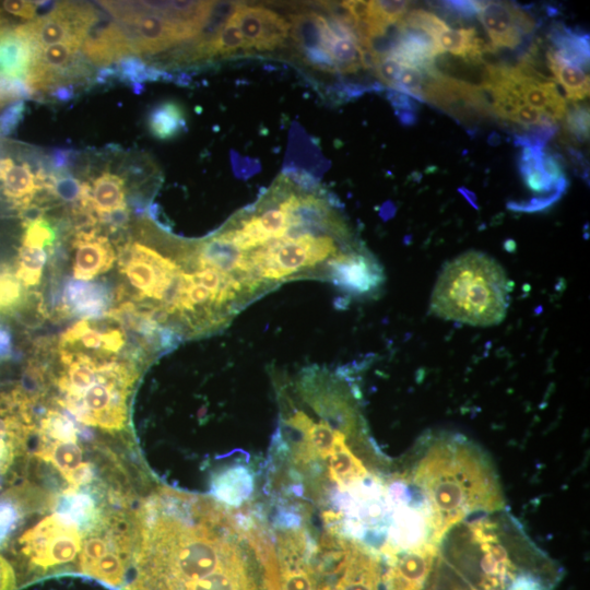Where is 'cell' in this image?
<instances>
[{"mask_svg": "<svg viewBox=\"0 0 590 590\" xmlns=\"http://www.w3.org/2000/svg\"><path fill=\"white\" fill-rule=\"evenodd\" d=\"M133 521L125 590H269L261 541L213 500L158 488Z\"/></svg>", "mask_w": 590, "mask_h": 590, "instance_id": "1", "label": "cell"}, {"mask_svg": "<svg viewBox=\"0 0 590 590\" xmlns=\"http://www.w3.org/2000/svg\"><path fill=\"white\" fill-rule=\"evenodd\" d=\"M414 483L430 505L433 543L467 516L498 510L504 504L489 463L479 449L455 437H440L428 447Z\"/></svg>", "mask_w": 590, "mask_h": 590, "instance_id": "2", "label": "cell"}, {"mask_svg": "<svg viewBox=\"0 0 590 590\" xmlns=\"http://www.w3.org/2000/svg\"><path fill=\"white\" fill-rule=\"evenodd\" d=\"M511 284L505 269L488 255L470 250L448 261L429 298L436 317L474 327L502 322Z\"/></svg>", "mask_w": 590, "mask_h": 590, "instance_id": "3", "label": "cell"}, {"mask_svg": "<svg viewBox=\"0 0 590 590\" xmlns=\"http://www.w3.org/2000/svg\"><path fill=\"white\" fill-rule=\"evenodd\" d=\"M75 571L113 588L123 587L132 564L134 522L120 510L106 509L98 523L83 535Z\"/></svg>", "mask_w": 590, "mask_h": 590, "instance_id": "4", "label": "cell"}, {"mask_svg": "<svg viewBox=\"0 0 590 590\" xmlns=\"http://www.w3.org/2000/svg\"><path fill=\"white\" fill-rule=\"evenodd\" d=\"M83 532L64 516L54 512L43 517L17 539L14 555L21 567L36 577L49 570L71 566L79 558Z\"/></svg>", "mask_w": 590, "mask_h": 590, "instance_id": "5", "label": "cell"}, {"mask_svg": "<svg viewBox=\"0 0 590 590\" xmlns=\"http://www.w3.org/2000/svg\"><path fill=\"white\" fill-rule=\"evenodd\" d=\"M119 266L130 284L144 297L162 300L180 268L170 259L139 243L125 245L119 252Z\"/></svg>", "mask_w": 590, "mask_h": 590, "instance_id": "6", "label": "cell"}, {"mask_svg": "<svg viewBox=\"0 0 590 590\" xmlns=\"http://www.w3.org/2000/svg\"><path fill=\"white\" fill-rule=\"evenodd\" d=\"M278 590H319L312 548L300 530L282 532L278 539Z\"/></svg>", "mask_w": 590, "mask_h": 590, "instance_id": "7", "label": "cell"}, {"mask_svg": "<svg viewBox=\"0 0 590 590\" xmlns=\"http://www.w3.org/2000/svg\"><path fill=\"white\" fill-rule=\"evenodd\" d=\"M477 19L496 49H516L535 30L534 19L512 2L482 1Z\"/></svg>", "mask_w": 590, "mask_h": 590, "instance_id": "8", "label": "cell"}, {"mask_svg": "<svg viewBox=\"0 0 590 590\" xmlns=\"http://www.w3.org/2000/svg\"><path fill=\"white\" fill-rule=\"evenodd\" d=\"M326 275L341 291L352 296L375 294L384 283L382 268L365 249L332 259Z\"/></svg>", "mask_w": 590, "mask_h": 590, "instance_id": "9", "label": "cell"}, {"mask_svg": "<svg viewBox=\"0 0 590 590\" xmlns=\"http://www.w3.org/2000/svg\"><path fill=\"white\" fill-rule=\"evenodd\" d=\"M471 532L482 553L480 589L508 590L517 578V567L498 542L494 527L488 522H479L472 526Z\"/></svg>", "mask_w": 590, "mask_h": 590, "instance_id": "10", "label": "cell"}, {"mask_svg": "<svg viewBox=\"0 0 590 590\" xmlns=\"http://www.w3.org/2000/svg\"><path fill=\"white\" fill-rule=\"evenodd\" d=\"M81 49L86 59L102 67L134 55L119 22L98 11L84 32Z\"/></svg>", "mask_w": 590, "mask_h": 590, "instance_id": "11", "label": "cell"}, {"mask_svg": "<svg viewBox=\"0 0 590 590\" xmlns=\"http://www.w3.org/2000/svg\"><path fill=\"white\" fill-rule=\"evenodd\" d=\"M35 456L54 465L66 481V489H79L93 481L92 463L84 460L83 449L78 439L57 440L38 437Z\"/></svg>", "mask_w": 590, "mask_h": 590, "instance_id": "12", "label": "cell"}, {"mask_svg": "<svg viewBox=\"0 0 590 590\" xmlns=\"http://www.w3.org/2000/svg\"><path fill=\"white\" fill-rule=\"evenodd\" d=\"M436 556L432 541L416 543L400 556H392L381 580L384 590H423Z\"/></svg>", "mask_w": 590, "mask_h": 590, "instance_id": "13", "label": "cell"}, {"mask_svg": "<svg viewBox=\"0 0 590 590\" xmlns=\"http://www.w3.org/2000/svg\"><path fill=\"white\" fill-rule=\"evenodd\" d=\"M111 293L101 282L69 280L62 294V311L81 319L92 320L107 317Z\"/></svg>", "mask_w": 590, "mask_h": 590, "instance_id": "14", "label": "cell"}, {"mask_svg": "<svg viewBox=\"0 0 590 590\" xmlns=\"http://www.w3.org/2000/svg\"><path fill=\"white\" fill-rule=\"evenodd\" d=\"M73 246L76 248L73 274L74 279L88 281L111 268L116 255L106 236L96 229L80 231L75 234Z\"/></svg>", "mask_w": 590, "mask_h": 590, "instance_id": "15", "label": "cell"}, {"mask_svg": "<svg viewBox=\"0 0 590 590\" xmlns=\"http://www.w3.org/2000/svg\"><path fill=\"white\" fill-rule=\"evenodd\" d=\"M32 60L31 42L19 26L0 32V79L25 82Z\"/></svg>", "mask_w": 590, "mask_h": 590, "instance_id": "16", "label": "cell"}, {"mask_svg": "<svg viewBox=\"0 0 590 590\" xmlns=\"http://www.w3.org/2000/svg\"><path fill=\"white\" fill-rule=\"evenodd\" d=\"M0 182L3 196L20 210L30 205L39 191L31 165L27 162L16 164L10 156L0 157Z\"/></svg>", "mask_w": 590, "mask_h": 590, "instance_id": "17", "label": "cell"}, {"mask_svg": "<svg viewBox=\"0 0 590 590\" xmlns=\"http://www.w3.org/2000/svg\"><path fill=\"white\" fill-rule=\"evenodd\" d=\"M544 149L523 148L519 156L518 167L526 188L536 193L532 198L560 199L568 188L567 178L554 181L544 170L542 155Z\"/></svg>", "mask_w": 590, "mask_h": 590, "instance_id": "18", "label": "cell"}, {"mask_svg": "<svg viewBox=\"0 0 590 590\" xmlns=\"http://www.w3.org/2000/svg\"><path fill=\"white\" fill-rule=\"evenodd\" d=\"M554 56L566 63L589 70V34L573 31L562 23L552 26L548 35Z\"/></svg>", "mask_w": 590, "mask_h": 590, "instance_id": "19", "label": "cell"}, {"mask_svg": "<svg viewBox=\"0 0 590 590\" xmlns=\"http://www.w3.org/2000/svg\"><path fill=\"white\" fill-rule=\"evenodd\" d=\"M150 133L158 140H170L186 128V116L174 101H164L150 110L146 119Z\"/></svg>", "mask_w": 590, "mask_h": 590, "instance_id": "20", "label": "cell"}, {"mask_svg": "<svg viewBox=\"0 0 590 590\" xmlns=\"http://www.w3.org/2000/svg\"><path fill=\"white\" fill-rule=\"evenodd\" d=\"M545 58L551 72L564 91L566 98L573 103L585 99L589 95V75L580 68L566 63L557 59L548 47L545 51Z\"/></svg>", "mask_w": 590, "mask_h": 590, "instance_id": "21", "label": "cell"}, {"mask_svg": "<svg viewBox=\"0 0 590 590\" xmlns=\"http://www.w3.org/2000/svg\"><path fill=\"white\" fill-rule=\"evenodd\" d=\"M345 439L346 436L340 438L328 457L329 477L342 487L363 480L367 474L363 463L345 444Z\"/></svg>", "mask_w": 590, "mask_h": 590, "instance_id": "22", "label": "cell"}, {"mask_svg": "<svg viewBox=\"0 0 590 590\" xmlns=\"http://www.w3.org/2000/svg\"><path fill=\"white\" fill-rule=\"evenodd\" d=\"M92 208L97 215L126 206L125 180L113 173H103L91 186Z\"/></svg>", "mask_w": 590, "mask_h": 590, "instance_id": "23", "label": "cell"}, {"mask_svg": "<svg viewBox=\"0 0 590 590\" xmlns=\"http://www.w3.org/2000/svg\"><path fill=\"white\" fill-rule=\"evenodd\" d=\"M118 82L130 85L134 93H140L142 83L157 81L165 74L155 67L148 66L140 57L131 55L121 58L115 63Z\"/></svg>", "mask_w": 590, "mask_h": 590, "instance_id": "24", "label": "cell"}, {"mask_svg": "<svg viewBox=\"0 0 590 590\" xmlns=\"http://www.w3.org/2000/svg\"><path fill=\"white\" fill-rule=\"evenodd\" d=\"M251 489V477L244 470H231L213 482L214 495L226 504H239Z\"/></svg>", "mask_w": 590, "mask_h": 590, "instance_id": "25", "label": "cell"}, {"mask_svg": "<svg viewBox=\"0 0 590 590\" xmlns=\"http://www.w3.org/2000/svg\"><path fill=\"white\" fill-rule=\"evenodd\" d=\"M291 31V23L279 13L261 5V36L258 50L274 49L282 45Z\"/></svg>", "mask_w": 590, "mask_h": 590, "instance_id": "26", "label": "cell"}, {"mask_svg": "<svg viewBox=\"0 0 590 590\" xmlns=\"http://www.w3.org/2000/svg\"><path fill=\"white\" fill-rule=\"evenodd\" d=\"M328 54L335 72L354 73L361 67L359 45L352 37L335 35L329 45Z\"/></svg>", "mask_w": 590, "mask_h": 590, "instance_id": "27", "label": "cell"}, {"mask_svg": "<svg viewBox=\"0 0 590 590\" xmlns=\"http://www.w3.org/2000/svg\"><path fill=\"white\" fill-rule=\"evenodd\" d=\"M47 261V252L43 248L24 246L19 250L15 276L24 286L37 285Z\"/></svg>", "mask_w": 590, "mask_h": 590, "instance_id": "28", "label": "cell"}, {"mask_svg": "<svg viewBox=\"0 0 590 590\" xmlns=\"http://www.w3.org/2000/svg\"><path fill=\"white\" fill-rule=\"evenodd\" d=\"M234 15L244 38V49H257L261 36V5L237 3Z\"/></svg>", "mask_w": 590, "mask_h": 590, "instance_id": "29", "label": "cell"}, {"mask_svg": "<svg viewBox=\"0 0 590 590\" xmlns=\"http://www.w3.org/2000/svg\"><path fill=\"white\" fill-rule=\"evenodd\" d=\"M23 286L9 266L0 264V312H12L22 306Z\"/></svg>", "mask_w": 590, "mask_h": 590, "instance_id": "30", "label": "cell"}, {"mask_svg": "<svg viewBox=\"0 0 590 590\" xmlns=\"http://www.w3.org/2000/svg\"><path fill=\"white\" fill-rule=\"evenodd\" d=\"M243 48L244 38L233 12L224 26L221 28L214 42L209 47L206 56L211 57L215 55H227Z\"/></svg>", "mask_w": 590, "mask_h": 590, "instance_id": "31", "label": "cell"}, {"mask_svg": "<svg viewBox=\"0 0 590 590\" xmlns=\"http://www.w3.org/2000/svg\"><path fill=\"white\" fill-rule=\"evenodd\" d=\"M475 36L476 31L472 27L459 30L448 28L437 36L436 42L444 52L448 51L464 59Z\"/></svg>", "mask_w": 590, "mask_h": 590, "instance_id": "32", "label": "cell"}, {"mask_svg": "<svg viewBox=\"0 0 590 590\" xmlns=\"http://www.w3.org/2000/svg\"><path fill=\"white\" fill-rule=\"evenodd\" d=\"M20 503L9 493L0 497V548L10 540L22 519Z\"/></svg>", "mask_w": 590, "mask_h": 590, "instance_id": "33", "label": "cell"}, {"mask_svg": "<svg viewBox=\"0 0 590 590\" xmlns=\"http://www.w3.org/2000/svg\"><path fill=\"white\" fill-rule=\"evenodd\" d=\"M405 27L420 30L432 36L435 40L437 36L449 28V25L435 13L416 9L404 15L400 21Z\"/></svg>", "mask_w": 590, "mask_h": 590, "instance_id": "34", "label": "cell"}, {"mask_svg": "<svg viewBox=\"0 0 590 590\" xmlns=\"http://www.w3.org/2000/svg\"><path fill=\"white\" fill-rule=\"evenodd\" d=\"M52 196L67 202H79L82 182L71 176L68 170L51 172L47 189Z\"/></svg>", "mask_w": 590, "mask_h": 590, "instance_id": "35", "label": "cell"}, {"mask_svg": "<svg viewBox=\"0 0 590 590\" xmlns=\"http://www.w3.org/2000/svg\"><path fill=\"white\" fill-rule=\"evenodd\" d=\"M56 232L45 219H39L25 226L22 245L30 247H49L56 240Z\"/></svg>", "mask_w": 590, "mask_h": 590, "instance_id": "36", "label": "cell"}, {"mask_svg": "<svg viewBox=\"0 0 590 590\" xmlns=\"http://www.w3.org/2000/svg\"><path fill=\"white\" fill-rule=\"evenodd\" d=\"M565 126L570 135L577 141L585 142L589 138V109L582 105H574L567 108Z\"/></svg>", "mask_w": 590, "mask_h": 590, "instance_id": "37", "label": "cell"}, {"mask_svg": "<svg viewBox=\"0 0 590 590\" xmlns=\"http://www.w3.org/2000/svg\"><path fill=\"white\" fill-rule=\"evenodd\" d=\"M482 1H441L436 8L455 22H468L477 16Z\"/></svg>", "mask_w": 590, "mask_h": 590, "instance_id": "38", "label": "cell"}, {"mask_svg": "<svg viewBox=\"0 0 590 590\" xmlns=\"http://www.w3.org/2000/svg\"><path fill=\"white\" fill-rule=\"evenodd\" d=\"M423 84V72L415 68L403 66L393 90L411 95L416 101H424Z\"/></svg>", "mask_w": 590, "mask_h": 590, "instance_id": "39", "label": "cell"}, {"mask_svg": "<svg viewBox=\"0 0 590 590\" xmlns=\"http://www.w3.org/2000/svg\"><path fill=\"white\" fill-rule=\"evenodd\" d=\"M397 116L404 126H412L417 120L418 104L409 95L391 90L387 95Z\"/></svg>", "mask_w": 590, "mask_h": 590, "instance_id": "40", "label": "cell"}, {"mask_svg": "<svg viewBox=\"0 0 590 590\" xmlns=\"http://www.w3.org/2000/svg\"><path fill=\"white\" fill-rule=\"evenodd\" d=\"M262 228L272 238H282L285 236L288 229L287 215L285 211L280 206L274 209H267L260 215H257Z\"/></svg>", "mask_w": 590, "mask_h": 590, "instance_id": "41", "label": "cell"}, {"mask_svg": "<svg viewBox=\"0 0 590 590\" xmlns=\"http://www.w3.org/2000/svg\"><path fill=\"white\" fill-rule=\"evenodd\" d=\"M402 68L403 66L393 57L384 55L379 56L374 70L378 79L393 90Z\"/></svg>", "mask_w": 590, "mask_h": 590, "instance_id": "42", "label": "cell"}, {"mask_svg": "<svg viewBox=\"0 0 590 590\" xmlns=\"http://www.w3.org/2000/svg\"><path fill=\"white\" fill-rule=\"evenodd\" d=\"M25 110L23 99L13 102L0 115V137L10 134L21 122Z\"/></svg>", "mask_w": 590, "mask_h": 590, "instance_id": "43", "label": "cell"}, {"mask_svg": "<svg viewBox=\"0 0 590 590\" xmlns=\"http://www.w3.org/2000/svg\"><path fill=\"white\" fill-rule=\"evenodd\" d=\"M0 7L5 13L26 21H33L36 17V4L33 1L7 0L2 1Z\"/></svg>", "mask_w": 590, "mask_h": 590, "instance_id": "44", "label": "cell"}, {"mask_svg": "<svg viewBox=\"0 0 590 590\" xmlns=\"http://www.w3.org/2000/svg\"><path fill=\"white\" fill-rule=\"evenodd\" d=\"M75 152L72 149L56 148L50 151L47 156V164L50 167V172L68 170L69 166L73 164Z\"/></svg>", "mask_w": 590, "mask_h": 590, "instance_id": "45", "label": "cell"}, {"mask_svg": "<svg viewBox=\"0 0 590 590\" xmlns=\"http://www.w3.org/2000/svg\"><path fill=\"white\" fill-rule=\"evenodd\" d=\"M102 223L109 225L115 231L127 225L129 221V210L126 206L118 208L108 213L98 215Z\"/></svg>", "mask_w": 590, "mask_h": 590, "instance_id": "46", "label": "cell"}, {"mask_svg": "<svg viewBox=\"0 0 590 590\" xmlns=\"http://www.w3.org/2000/svg\"><path fill=\"white\" fill-rule=\"evenodd\" d=\"M125 334L118 329H111L103 332V346L102 349L116 353L125 345Z\"/></svg>", "mask_w": 590, "mask_h": 590, "instance_id": "47", "label": "cell"}, {"mask_svg": "<svg viewBox=\"0 0 590 590\" xmlns=\"http://www.w3.org/2000/svg\"><path fill=\"white\" fill-rule=\"evenodd\" d=\"M15 585L13 566L0 554V590H14Z\"/></svg>", "mask_w": 590, "mask_h": 590, "instance_id": "48", "label": "cell"}, {"mask_svg": "<svg viewBox=\"0 0 590 590\" xmlns=\"http://www.w3.org/2000/svg\"><path fill=\"white\" fill-rule=\"evenodd\" d=\"M508 590H545L541 581L531 575H519Z\"/></svg>", "mask_w": 590, "mask_h": 590, "instance_id": "49", "label": "cell"}, {"mask_svg": "<svg viewBox=\"0 0 590 590\" xmlns=\"http://www.w3.org/2000/svg\"><path fill=\"white\" fill-rule=\"evenodd\" d=\"M12 354V334L10 329L0 322V361Z\"/></svg>", "mask_w": 590, "mask_h": 590, "instance_id": "50", "label": "cell"}, {"mask_svg": "<svg viewBox=\"0 0 590 590\" xmlns=\"http://www.w3.org/2000/svg\"><path fill=\"white\" fill-rule=\"evenodd\" d=\"M48 94L58 102H68L74 98V84H61L48 92Z\"/></svg>", "mask_w": 590, "mask_h": 590, "instance_id": "51", "label": "cell"}, {"mask_svg": "<svg viewBox=\"0 0 590 590\" xmlns=\"http://www.w3.org/2000/svg\"><path fill=\"white\" fill-rule=\"evenodd\" d=\"M8 28H10V27H8ZM3 30H5V27H0V32L3 31Z\"/></svg>", "mask_w": 590, "mask_h": 590, "instance_id": "52", "label": "cell"}]
</instances>
